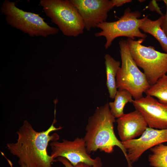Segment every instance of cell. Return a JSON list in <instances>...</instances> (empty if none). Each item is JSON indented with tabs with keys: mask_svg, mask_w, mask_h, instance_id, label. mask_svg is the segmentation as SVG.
I'll list each match as a JSON object with an SVG mask.
<instances>
[{
	"mask_svg": "<svg viewBox=\"0 0 167 167\" xmlns=\"http://www.w3.org/2000/svg\"><path fill=\"white\" fill-rule=\"evenodd\" d=\"M53 122L46 130L38 132L27 120L17 132L16 142L8 143L6 148L12 155L19 159L20 166L28 167H52V163L57 161L48 154L47 148L49 143L57 141L59 136L56 133L50 135L53 131L61 129L54 125L57 122L56 115Z\"/></svg>",
	"mask_w": 167,
	"mask_h": 167,
	"instance_id": "1",
	"label": "cell"
},
{
	"mask_svg": "<svg viewBox=\"0 0 167 167\" xmlns=\"http://www.w3.org/2000/svg\"><path fill=\"white\" fill-rule=\"evenodd\" d=\"M115 118L111 113L108 103L96 108L93 115L89 117L86 127L84 139L87 151L89 154L99 149L110 153L117 146L122 151L128 163L126 151L114 132Z\"/></svg>",
	"mask_w": 167,
	"mask_h": 167,
	"instance_id": "2",
	"label": "cell"
},
{
	"mask_svg": "<svg viewBox=\"0 0 167 167\" xmlns=\"http://www.w3.org/2000/svg\"><path fill=\"white\" fill-rule=\"evenodd\" d=\"M0 10L8 24L30 36L46 37L59 32L58 28L49 26L39 14L17 7L15 2L4 0Z\"/></svg>",
	"mask_w": 167,
	"mask_h": 167,
	"instance_id": "3",
	"label": "cell"
},
{
	"mask_svg": "<svg viewBox=\"0 0 167 167\" xmlns=\"http://www.w3.org/2000/svg\"><path fill=\"white\" fill-rule=\"evenodd\" d=\"M119 44L122 63L116 78L117 89L127 91L134 100L139 99L151 85L132 58L127 40H122Z\"/></svg>",
	"mask_w": 167,
	"mask_h": 167,
	"instance_id": "4",
	"label": "cell"
},
{
	"mask_svg": "<svg viewBox=\"0 0 167 167\" xmlns=\"http://www.w3.org/2000/svg\"><path fill=\"white\" fill-rule=\"evenodd\" d=\"M39 4L64 35L75 37L83 33V19L70 0H41Z\"/></svg>",
	"mask_w": 167,
	"mask_h": 167,
	"instance_id": "5",
	"label": "cell"
},
{
	"mask_svg": "<svg viewBox=\"0 0 167 167\" xmlns=\"http://www.w3.org/2000/svg\"><path fill=\"white\" fill-rule=\"evenodd\" d=\"M144 39L127 40L130 54L136 65L143 71L150 85L167 73V53L155 50L152 46L142 45Z\"/></svg>",
	"mask_w": 167,
	"mask_h": 167,
	"instance_id": "6",
	"label": "cell"
},
{
	"mask_svg": "<svg viewBox=\"0 0 167 167\" xmlns=\"http://www.w3.org/2000/svg\"><path fill=\"white\" fill-rule=\"evenodd\" d=\"M141 15L139 11H131L128 7L118 20L112 22L106 21L99 24L97 27L101 31L95 33V36L105 37V49L109 47L113 41L118 37L126 36L133 40H134L135 37L144 39L147 35L142 32L139 28L148 15L139 19Z\"/></svg>",
	"mask_w": 167,
	"mask_h": 167,
	"instance_id": "7",
	"label": "cell"
},
{
	"mask_svg": "<svg viewBox=\"0 0 167 167\" xmlns=\"http://www.w3.org/2000/svg\"><path fill=\"white\" fill-rule=\"evenodd\" d=\"M52 152L50 156L54 159L58 157L66 158L74 166L80 163L92 166L101 158L93 159L87 151L84 138L78 137L73 141L62 139V142L55 141L49 144Z\"/></svg>",
	"mask_w": 167,
	"mask_h": 167,
	"instance_id": "8",
	"label": "cell"
},
{
	"mask_svg": "<svg viewBox=\"0 0 167 167\" xmlns=\"http://www.w3.org/2000/svg\"><path fill=\"white\" fill-rule=\"evenodd\" d=\"M167 142V129L159 130L147 127L138 139L122 142L127 154L128 167H132L147 150Z\"/></svg>",
	"mask_w": 167,
	"mask_h": 167,
	"instance_id": "9",
	"label": "cell"
},
{
	"mask_svg": "<svg viewBox=\"0 0 167 167\" xmlns=\"http://www.w3.org/2000/svg\"><path fill=\"white\" fill-rule=\"evenodd\" d=\"M70 1L77 9L88 31L106 22L108 12L114 7L112 0Z\"/></svg>",
	"mask_w": 167,
	"mask_h": 167,
	"instance_id": "10",
	"label": "cell"
},
{
	"mask_svg": "<svg viewBox=\"0 0 167 167\" xmlns=\"http://www.w3.org/2000/svg\"><path fill=\"white\" fill-rule=\"evenodd\" d=\"M132 103L142 114L149 127L167 129V104L149 95L134 100Z\"/></svg>",
	"mask_w": 167,
	"mask_h": 167,
	"instance_id": "11",
	"label": "cell"
},
{
	"mask_svg": "<svg viewBox=\"0 0 167 167\" xmlns=\"http://www.w3.org/2000/svg\"><path fill=\"white\" fill-rule=\"evenodd\" d=\"M117 130L121 142L135 139L141 135L148 127L147 123L138 110L124 113L117 118Z\"/></svg>",
	"mask_w": 167,
	"mask_h": 167,
	"instance_id": "12",
	"label": "cell"
},
{
	"mask_svg": "<svg viewBox=\"0 0 167 167\" xmlns=\"http://www.w3.org/2000/svg\"><path fill=\"white\" fill-rule=\"evenodd\" d=\"M164 15L155 20L149 19L148 17L139 29L153 36L159 42L162 49L167 53V36L161 27Z\"/></svg>",
	"mask_w": 167,
	"mask_h": 167,
	"instance_id": "13",
	"label": "cell"
},
{
	"mask_svg": "<svg viewBox=\"0 0 167 167\" xmlns=\"http://www.w3.org/2000/svg\"><path fill=\"white\" fill-rule=\"evenodd\" d=\"M104 58L106 76V85L110 98L113 99L118 90L116 78L117 73L120 67V62L119 61L115 60L108 54H106Z\"/></svg>",
	"mask_w": 167,
	"mask_h": 167,
	"instance_id": "14",
	"label": "cell"
},
{
	"mask_svg": "<svg viewBox=\"0 0 167 167\" xmlns=\"http://www.w3.org/2000/svg\"><path fill=\"white\" fill-rule=\"evenodd\" d=\"M113 102L108 103L110 112L115 118H118L124 113V107L128 102L132 103L134 100L131 94L125 90H118Z\"/></svg>",
	"mask_w": 167,
	"mask_h": 167,
	"instance_id": "15",
	"label": "cell"
},
{
	"mask_svg": "<svg viewBox=\"0 0 167 167\" xmlns=\"http://www.w3.org/2000/svg\"><path fill=\"white\" fill-rule=\"evenodd\" d=\"M148 157L150 165L153 167H167V145L161 143L150 148Z\"/></svg>",
	"mask_w": 167,
	"mask_h": 167,
	"instance_id": "16",
	"label": "cell"
},
{
	"mask_svg": "<svg viewBox=\"0 0 167 167\" xmlns=\"http://www.w3.org/2000/svg\"><path fill=\"white\" fill-rule=\"evenodd\" d=\"M145 93L146 95L157 98L160 102L167 104V75H164L151 85Z\"/></svg>",
	"mask_w": 167,
	"mask_h": 167,
	"instance_id": "17",
	"label": "cell"
},
{
	"mask_svg": "<svg viewBox=\"0 0 167 167\" xmlns=\"http://www.w3.org/2000/svg\"><path fill=\"white\" fill-rule=\"evenodd\" d=\"M57 158V161L61 162L65 167H91L89 165L83 163H79L76 166H74L68 160L64 157H58Z\"/></svg>",
	"mask_w": 167,
	"mask_h": 167,
	"instance_id": "18",
	"label": "cell"
},
{
	"mask_svg": "<svg viewBox=\"0 0 167 167\" xmlns=\"http://www.w3.org/2000/svg\"><path fill=\"white\" fill-rule=\"evenodd\" d=\"M163 1L165 4L166 7V11L161 24V27L162 29L167 36V0H164Z\"/></svg>",
	"mask_w": 167,
	"mask_h": 167,
	"instance_id": "19",
	"label": "cell"
},
{
	"mask_svg": "<svg viewBox=\"0 0 167 167\" xmlns=\"http://www.w3.org/2000/svg\"><path fill=\"white\" fill-rule=\"evenodd\" d=\"M131 0H112L114 6L119 7L132 2Z\"/></svg>",
	"mask_w": 167,
	"mask_h": 167,
	"instance_id": "20",
	"label": "cell"
},
{
	"mask_svg": "<svg viewBox=\"0 0 167 167\" xmlns=\"http://www.w3.org/2000/svg\"><path fill=\"white\" fill-rule=\"evenodd\" d=\"M102 163L101 159L100 158L98 162L95 165L92 166V167H102Z\"/></svg>",
	"mask_w": 167,
	"mask_h": 167,
	"instance_id": "21",
	"label": "cell"
},
{
	"mask_svg": "<svg viewBox=\"0 0 167 167\" xmlns=\"http://www.w3.org/2000/svg\"><path fill=\"white\" fill-rule=\"evenodd\" d=\"M20 167H28L24 165H22L20 166Z\"/></svg>",
	"mask_w": 167,
	"mask_h": 167,
	"instance_id": "22",
	"label": "cell"
},
{
	"mask_svg": "<svg viewBox=\"0 0 167 167\" xmlns=\"http://www.w3.org/2000/svg\"></svg>",
	"mask_w": 167,
	"mask_h": 167,
	"instance_id": "23",
	"label": "cell"
}]
</instances>
